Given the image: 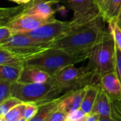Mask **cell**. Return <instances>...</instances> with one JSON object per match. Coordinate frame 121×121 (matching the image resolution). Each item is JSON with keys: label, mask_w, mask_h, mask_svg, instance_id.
Returning a JSON list of instances; mask_svg holds the SVG:
<instances>
[{"label": "cell", "mask_w": 121, "mask_h": 121, "mask_svg": "<svg viewBox=\"0 0 121 121\" xmlns=\"http://www.w3.org/2000/svg\"><path fill=\"white\" fill-rule=\"evenodd\" d=\"M25 8V5L14 7H0V17H15L22 13Z\"/></svg>", "instance_id": "obj_24"}, {"label": "cell", "mask_w": 121, "mask_h": 121, "mask_svg": "<svg viewBox=\"0 0 121 121\" xmlns=\"http://www.w3.org/2000/svg\"><path fill=\"white\" fill-rule=\"evenodd\" d=\"M22 103L23 102L13 96L6 99L0 103V116H4L11 109Z\"/></svg>", "instance_id": "obj_22"}, {"label": "cell", "mask_w": 121, "mask_h": 121, "mask_svg": "<svg viewBox=\"0 0 121 121\" xmlns=\"http://www.w3.org/2000/svg\"><path fill=\"white\" fill-rule=\"evenodd\" d=\"M121 10V0H110L108 9L105 17V21L108 22L110 20H116Z\"/></svg>", "instance_id": "obj_19"}, {"label": "cell", "mask_w": 121, "mask_h": 121, "mask_svg": "<svg viewBox=\"0 0 121 121\" xmlns=\"http://www.w3.org/2000/svg\"><path fill=\"white\" fill-rule=\"evenodd\" d=\"M89 55L90 53H73L51 47L29 59L25 65L43 70L51 76L69 65L77 64L88 59Z\"/></svg>", "instance_id": "obj_2"}, {"label": "cell", "mask_w": 121, "mask_h": 121, "mask_svg": "<svg viewBox=\"0 0 121 121\" xmlns=\"http://www.w3.org/2000/svg\"><path fill=\"white\" fill-rule=\"evenodd\" d=\"M86 115L87 114L84 111H83L81 108H79L70 112L68 114L66 121H76V120H82L86 117Z\"/></svg>", "instance_id": "obj_28"}, {"label": "cell", "mask_w": 121, "mask_h": 121, "mask_svg": "<svg viewBox=\"0 0 121 121\" xmlns=\"http://www.w3.org/2000/svg\"><path fill=\"white\" fill-rule=\"evenodd\" d=\"M85 118L84 119H82V120H76V121H84Z\"/></svg>", "instance_id": "obj_40"}, {"label": "cell", "mask_w": 121, "mask_h": 121, "mask_svg": "<svg viewBox=\"0 0 121 121\" xmlns=\"http://www.w3.org/2000/svg\"><path fill=\"white\" fill-rule=\"evenodd\" d=\"M0 121H7L4 116H0Z\"/></svg>", "instance_id": "obj_37"}, {"label": "cell", "mask_w": 121, "mask_h": 121, "mask_svg": "<svg viewBox=\"0 0 121 121\" xmlns=\"http://www.w3.org/2000/svg\"><path fill=\"white\" fill-rule=\"evenodd\" d=\"M54 19H43L33 15L21 13L14 17L7 26L11 28L15 33H26L34 30Z\"/></svg>", "instance_id": "obj_9"}, {"label": "cell", "mask_w": 121, "mask_h": 121, "mask_svg": "<svg viewBox=\"0 0 121 121\" xmlns=\"http://www.w3.org/2000/svg\"><path fill=\"white\" fill-rule=\"evenodd\" d=\"M34 56L19 53L7 48L0 46V65L24 66L27 60Z\"/></svg>", "instance_id": "obj_14"}, {"label": "cell", "mask_w": 121, "mask_h": 121, "mask_svg": "<svg viewBox=\"0 0 121 121\" xmlns=\"http://www.w3.org/2000/svg\"><path fill=\"white\" fill-rule=\"evenodd\" d=\"M14 17H0V26L7 25Z\"/></svg>", "instance_id": "obj_32"}, {"label": "cell", "mask_w": 121, "mask_h": 121, "mask_svg": "<svg viewBox=\"0 0 121 121\" xmlns=\"http://www.w3.org/2000/svg\"><path fill=\"white\" fill-rule=\"evenodd\" d=\"M1 46L19 53L35 56L44 50L51 48V43L39 41L25 33H16L7 43Z\"/></svg>", "instance_id": "obj_7"}, {"label": "cell", "mask_w": 121, "mask_h": 121, "mask_svg": "<svg viewBox=\"0 0 121 121\" xmlns=\"http://www.w3.org/2000/svg\"><path fill=\"white\" fill-rule=\"evenodd\" d=\"M82 25L83 24H81L73 19L71 21L64 22L54 19L53 20L43 24L39 28L29 32H26L25 34L39 41L51 43L64 37L73 29Z\"/></svg>", "instance_id": "obj_6"}, {"label": "cell", "mask_w": 121, "mask_h": 121, "mask_svg": "<svg viewBox=\"0 0 121 121\" xmlns=\"http://www.w3.org/2000/svg\"><path fill=\"white\" fill-rule=\"evenodd\" d=\"M60 2L72 10V19L81 24H87L102 17L93 0H60Z\"/></svg>", "instance_id": "obj_8"}, {"label": "cell", "mask_w": 121, "mask_h": 121, "mask_svg": "<svg viewBox=\"0 0 121 121\" xmlns=\"http://www.w3.org/2000/svg\"><path fill=\"white\" fill-rule=\"evenodd\" d=\"M100 17L73 29L64 37L51 43V47L73 53H90L99 42L110 35Z\"/></svg>", "instance_id": "obj_1"}, {"label": "cell", "mask_w": 121, "mask_h": 121, "mask_svg": "<svg viewBox=\"0 0 121 121\" xmlns=\"http://www.w3.org/2000/svg\"><path fill=\"white\" fill-rule=\"evenodd\" d=\"M98 121H121V120L112 117H100Z\"/></svg>", "instance_id": "obj_33"}, {"label": "cell", "mask_w": 121, "mask_h": 121, "mask_svg": "<svg viewBox=\"0 0 121 121\" xmlns=\"http://www.w3.org/2000/svg\"><path fill=\"white\" fill-rule=\"evenodd\" d=\"M100 84L111 100L121 99V83L115 71L102 76L100 78Z\"/></svg>", "instance_id": "obj_10"}, {"label": "cell", "mask_w": 121, "mask_h": 121, "mask_svg": "<svg viewBox=\"0 0 121 121\" xmlns=\"http://www.w3.org/2000/svg\"><path fill=\"white\" fill-rule=\"evenodd\" d=\"M24 1H25V4H27V3H29V2H31L32 0H24Z\"/></svg>", "instance_id": "obj_39"}, {"label": "cell", "mask_w": 121, "mask_h": 121, "mask_svg": "<svg viewBox=\"0 0 121 121\" xmlns=\"http://www.w3.org/2000/svg\"><path fill=\"white\" fill-rule=\"evenodd\" d=\"M99 119H100V116L98 114L91 112L86 115L84 121H98Z\"/></svg>", "instance_id": "obj_31"}, {"label": "cell", "mask_w": 121, "mask_h": 121, "mask_svg": "<svg viewBox=\"0 0 121 121\" xmlns=\"http://www.w3.org/2000/svg\"><path fill=\"white\" fill-rule=\"evenodd\" d=\"M39 105L36 103H26L23 117L28 121L32 119L36 114Z\"/></svg>", "instance_id": "obj_26"}, {"label": "cell", "mask_w": 121, "mask_h": 121, "mask_svg": "<svg viewBox=\"0 0 121 121\" xmlns=\"http://www.w3.org/2000/svg\"><path fill=\"white\" fill-rule=\"evenodd\" d=\"M13 84L9 81L0 80V103L12 96Z\"/></svg>", "instance_id": "obj_23"}, {"label": "cell", "mask_w": 121, "mask_h": 121, "mask_svg": "<svg viewBox=\"0 0 121 121\" xmlns=\"http://www.w3.org/2000/svg\"><path fill=\"white\" fill-rule=\"evenodd\" d=\"M14 2H16L19 4H25V1L24 0H10Z\"/></svg>", "instance_id": "obj_36"}, {"label": "cell", "mask_w": 121, "mask_h": 121, "mask_svg": "<svg viewBox=\"0 0 121 121\" xmlns=\"http://www.w3.org/2000/svg\"><path fill=\"white\" fill-rule=\"evenodd\" d=\"M60 99H61V96L53 100L38 105L39 109L36 114L29 121H47L51 114L58 108Z\"/></svg>", "instance_id": "obj_17"}, {"label": "cell", "mask_w": 121, "mask_h": 121, "mask_svg": "<svg viewBox=\"0 0 121 121\" xmlns=\"http://www.w3.org/2000/svg\"><path fill=\"white\" fill-rule=\"evenodd\" d=\"M51 4L41 1H31L25 4V8L22 13L33 15L43 19H51L55 18L56 11L51 7Z\"/></svg>", "instance_id": "obj_11"}, {"label": "cell", "mask_w": 121, "mask_h": 121, "mask_svg": "<svg viewBox=\"0 0 121 121\" xmlns=\"http://www.w3.org/2000/svg\"><path fill=\"white\" fill-rule=\"evenodd\" d=\"M17 121H28V120H26V119L23 117H22L21 119H19V120H17Z\"/></svg>", "instance_id": "obj_38"}, {"label": "cell", "mask_w": 121, "mask_h": 121, "mask_svg": "<svg viewBox=\"0 0 121 121\" xmlns=\"http://www.w3.org/2000/svg\"><path fill=\"white\" fill-rule=\"evenodd\" d=\"M115 72L121 83V51L115 46Z\"/></svg>", "instance_id": "obj_30"}, {"label": "cell", "mask_w": 121, "mask_h": 121, "mask_svg": "<svg viewBox=\"0 0 121 121\" xmlns=\"http://www.w3.org/2000/svg\"><path fill=\"white\" fill-rule=\"evenodd\" d=\"M66 93L51 78L41 83H14L12 96L19 99L23 103H36L37 105L60 98Z\"/></svg>", "instance_id": "obj_3"}, {"label": "cell", "mask_w": 121, "mask_h": 121, "mask_svg": "<svg viewBox=\"0 0 121 121\" xmlns=\"http://www.w3.org/2000/svg\"><path fill=\"white\" fill-rule=\"evenodd\" d=\"M26 103H22L11 109L4 117L7 121H17L23 117Z\"/></svg>", "instance_id": "obj_21"}, {"label": "cell", "mask_w": 121, "mask_h": 121, "mask_svg": "<svg viewBox=\"0 0 121 121\" xmlns=\"http://www.w3.org/2000/svg\"><path fill=\"white\" fill-rule=\"evenodd\" d=\"M23 66L0 65V80L17 83L19 80Z\"/></svg>", "instance_id": "obj_18"}, {"label": "cell", "mask_w": 121, "mask_h": 121, "mask_svg": "<svg viewBox=\"0 0 121 121\" xmlns=\"http://www.w3.org/2000/svg\"><path fill=\"white\" fill-rule=\"evenodd\" d=\"M68 113L64 110L58 108L51 114L47 121H66Z\"/></svg>", "instance_id": "obj_27"}, {"label": "cell", "mask_w": 121, "mask_h": 121, "mask_svg": "<svg viewBox=\"0 0 121 121\" xmlns=\"http://www.w3.org/2000/svg\"><path fill=\"white\" fill-rule=\"evenodd\" d=\"M115 21H116V23L118 25V26L121 29V10H120V12L119 13V15H118V17H117V18L116 19Z\"/></svg>", "instance_id": "obj_35"}, {"label": "cell", "mask_w": 121, "mask_h": 121, "mask_svg": "<svg viewBox=\"0 0 121 121\" xmlns=\"http://www.w3.org/2000/svg\"><path fill=\"white\" fill-rule=\"evenodd\" d=\"M50 78L51 76L46 71L34 66L24 65L17 82L21 83H41L48 81Z\"/></svg>", "instance_id": "obj_12"}, {"label": "cell", "mask_w": 121, "mask_h": 121, "mask_svg": "<svg viewBox=\"0 0 121 121\" xmlns=\"http://www.w3.org/2000/svg\"><path fill=\"white\" fill-rule=\"evenodd\" d=\"M86 88L71 91L63 95L58 104V108L66 111L68 114L71 111L81 108Z\"/></svg>", "instance_id": "obj_13"}, {"label": "cell", "mask_w": 121, "mask_h": 121, "mask_svg": "<svg viewBox=\"0 0 121 121\" xmlns=\"http://www.w3.org/2000/svg\"><path fill=\"white\" fill-rule=\"evenodd\" d=\"M15 34L16 33L7 25L0 26V46L7 43Z\"/></svg>", "instance_id": "obj_25"}, {"label": "cell", "mask_w": 121, "mask_h": 121, "mask_svg": "<svg viewBox=\"0 0 121 121\" xmlns=\"http://www.w3.org/2000/svg\"><path fill=\"white\" fill-rule=\"evenodd\" d=\"M100 88V83L92 84L87 86L84 97L81 105V109L83 111H84L86 114H89L91 112L94 104L95 103L98 94L99 93Z\"/></svg>", "instance_id": "obj_16"}, {"label": "cell", "mask_w": 121, "mask_h": 121, "mask_svg": "<svg viewBox=\"0 0 121 121\" xmlns=\"http://www.w3.org/2000/svg\"><path fill=\"white\" fill-rule=\"evenodd\" d=\"M107 23L108 24V30L115 46L121 51V29L118 26L115 19L110 20Z\"/></svg>", "instance_id": "obj_20"}, {"label": "cell", "mask_w": 121, "mask_h": 121, "mask_svg": "<svg viewBox=\"0 0 121 121\" xmlns=\"http://www.w3.org/2000/svg\"><path fill=\"white\" fill-rule=\"evenodd\" d=\"M88 60V65L100 78L115 71V44L111 35L91 49Z\"/></svg>", "instance_id": "obj_5"}, {"label": "cell", "mask_w": 121, "mask_h": 121, "mask_svg": "<svg viewBox=\"0 0 121 121\" xmlns=\"http://www.w3.org/2000/svg\"><path fill=\"white\" fill-rule=\"evenodd\" d=\"M93 1L95 3L96 6L98 7V8L101 14V16L103 17V19H105V17L106 15L107 11L108 9L110 0H93Z\"/></svg>", "instance_id": "obj_29"}, {"label": "cell", "mask_w": 121, "mask_h": 121, "mask_svg": "<svg viewBox=\"0 0 121 121\" xmlns=\"http://www.w3.org/2000/svg\"><path fill=\"white\" fill-rule=\"evenodd\" d=\"M51 78L66 93L100 83V77L88 64L81 67L69 65L51 76Z\"/></svg>", "instance_id": "obj_4"}, {"label": "cell", "mask_w": 121, "mask_h": 121, "mask_svg": "<svg viewBox=\"0 0 121 121\" xmlns=\"http://www.w3.org/2000/svg\"><path fill=\"white\" fill-rule=\"evenodd\" d=\"M111 105V99L100 87L91 112L98 114L100 117H110Z\"/></svg>", "instance_id": "obj_15"}, {"label": "cell", "mask_w": 121, "mask_h": 121, "mask_svg": "<svg viewBox=\"0 0 121 121\" xmlns=\"http://www.w3.org/2000/svg\"><path fill=\"white\" fill-rule=\"evenodd\" d=\"M32 1H41V2H48L51 4L57 2H60V0H32Z\"/></svg>", "instance_id": "obj_34"}]
</instances>
